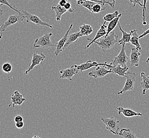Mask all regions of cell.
I'll return each mask as SVG.
<instances>
[{"label":"cell","instance_id":"cell-1","mask_svg":"<svg viewBox=\"0 0 149 138\" xmlns=\"http://www.w3.org/2000/svg\"><path fill=\"white\" fill-rule=\"evenodd\" d=\"M118 35L115 34V32H113L106 37L100 38L99 41L96 40L94 43L96 44L104 52H105L114 47L115 44L118 41Z\"/></svg>","mask_w":149,"mask_h":138},{"label":"cell","instance_id":"cell-2","mask_svg":"<svg viewBox=\"0 0 149 138\" xmlns=\"http://www.w3.org/2000/svg\"><path fill=\"white\" fill-rule=\"evenodd\" d=\"M52 35V32H48L36 39L33 44V48H42L43 49H48L54 46L56 47V45L52 43L50 39Z\"/></svg>","mask_w":149,"mask_h":138},{"label":"cell","instance_id":"cell-3","mask_svg":"<svg viewBox=\"0 0 149 138\" xmlns=\"http://www.w3.org/2000/svg\"><path fill=\"white\" fill-rule=\"evenodd\" d=\"M125 77H126V81L123 88L118 92V95H122L124 93L132 91L134 88V84L136 77V74L133 72H127Z\"/></svg>","mask_w":149,"mask_h":138},{"label":"cell","instance_id":"cell-4","mask_svg":"<svg viewBox=\"0 0 149 138\" xmlns=\"http://www.w3.org/2000/svg\"><path fill=\"white\" fill-rule=\"evenodd\" d=\"M101 120L106 125V129L115 135L118 134L120 129V121L114 116H112L109 118H102Z\"/></svg>","mask_w":149,"mask_h":138},{"label":"cell","instance_id":"cell-5","mask_svg":"<svg viewBox=\"0 0 149 138\" xmlns=\"http://www.w3.org/2000/svg\"><path fill=\"white\" fill-rule=\"evenodd\" d=\"M125 45H122V49H120L119 54L115 56L114 59L111 61L110 64L113 66H116L120 65L122 66H125L127 65V63L129 61V58L126 55L125 52Z\"/></svg>","mask_w":149,"mask_h":138},{"label":"cell","instance_id":"cell-6","mask_svg":"<svg viewBox=\"0 0 149 138\" xmlns=\"http://www.w3.org/2000/svg\"><path fill=\"white\" fill-rule=\"evenodd\" d=\"M25 17L21 12L16 15H10L7 20L0 27V32H4L8 27L15 25L17 23H21L23 21Z\"/></svg>","mask_w":149,"mask_h":138},{"label":"cell","instance_id":"cell-7","mask_svg":"<svg viewBox=\"0 0 149 138\" xmlns=\"http://www.w3.org/2000/svg\"><path fill=\"white\" fill-rule=\"evenodd\" d=\"M21 12L24 16L25 19H26V21L27 23L32 22L33 23H35L36 25H37L38 26H47V27H49L50 28H53V26L51 25H50L49 23L41 20L40 18L37 15H36L31 14V13H29L28 12L25 11V10H22V11H21Z\"/></svg>","mask_w":149,"mask_h":138},{"label":"cell","instance_id":"cell-8","mask_svg":"<svg viewBox=\"0 0 149 138\" xmlns=\"http://www.w3.org/2000/svg\"><path fill=\"white\" fill-rule=\"evenodd\" d=\"M100 65L106 66L109 69L113 67L110 64L107 63L106 62H105L104 63H98L96 61H92L91 60H88L85 63L81 64L80 65H77V68L79 72H83L84 71L92 68L93 67H97Z\"/></svg>","mask_w":149,"mask_h":138},{"label":"cell","instance_id":"cell-9","mask_svg":"<svg viewBox=\"0 0 149 138\" xmlns=\"http://www.w3.org/2000/svg\"><path fill=\"white\" fill-rule=\"evenodd\" d=\"M45 55L43 53L38 54L37 52H35L33 53L31 63L28 66V69L26 70L25 72H24V75H28L30 71L33 70L35 66L39 65L41 63L43 62L44 60L46 58Z\"/></svg>","mask_w":149,"mask_h":138},{"label":"cell","instance_id":"cell-10","mask_svg":"<svg viewBox=\"0 0 149 138\" xmlns=\"http://www.w3.org/2000/svg\"><path fill=\"white\" fill-rule=\"evenodd\" d=\"M79 72L77 68V65H72L69 67V68H67L64 70H60V79H67L69 80L72 81V78L77 75Z\"/></svg>","mask_w":149,"mask_h":138},{"label":"cell","instance_id":"cell-11","mask_svg":"<svg viewBox=\"0 0 149 138\" xmlns=\"http://www.w3.org/2000/svg\"><path fill=\"white\" fill-rule=\"evenodd\" d=\"M106 68V66L102 65L95 67L93 71L89 72L88 75L94 78H103L107 74L112 73L109 69H107Z\"/></svg>","mask_w":149,"mask_h":138},{"label":"cell","instance_id":"cell-12","mask_svg":"<svg viewBox=\"0 0 149 138\" xmlns=\"http://www.w3.org/2000/svg\"><path fill=\"white\" fill-rule=\"evenodd\" d=\"M72 26H73L72 24H71L70 25L69 28L66 32V34L63 36V38L60 40H59L56 44V50H55V54L56 56H57L58 55L63 51V47L65 46L66 42L68 39L69 32L70 31V30L72 29Z\"/></svg>","mask_w":149,"mask_h":138},{"label":"cell","instance_id":"cell-13","mask_svg":"<svg viewBox=\"0 0 149 138\" xmlns=\"http://www.w3.org/2000/svg\"><path fill=\"white\" fill-rule=\"evenodd\" d=\"M11 100V103L8 106V108L10 107L12 104L13 107H15V106L16 105L17 106L21 105L26 101V99L19 91L15 90L12 95Z\"/></svg>","mask_w":149,"mask_h":138},{"label":"cell","instance_id":"cell-14","mask_svg":"<svg viewBox=\"0 0 149 138\" xmlns=\"http://www.w3.org/2000/svg\"><path fill=\"white\" fill-rule=\"evenodd\" d=\"M106 23V21H105L103 24L100 26V28L97 32L95 36L93 39L87 38V39L89 40L91 42L84 48L85 49L89 48L90 46L94 43L96 40L98 39H99V38H100L103 37V36H105L106 35V33H107V26H106V25H105Z\"/></svg>","mask_w":149,"mask_h":138},{"label":"cell","instance_id":"cell-15","mask_svg":"<svg viewBox=\"0 0 149 138\" xmlns=\"http://www.w3.org/2000/svg\"><path fill=\"white\" fill-rule=\"evenodd\" d=\"M140 55L141 53L139 51H138L135 47L132 48L130 56V60L131 66L137 67L139 65Z\"/></svg>","mask_w":149,"mask_h":138},{"label":"cell","instance_id":"cell-16","mask_svg":"<svg viewBox=\"0 0 149 138\" xmlns=\"http://www.w3.org/2000/svg\"><path fill=\"white\" fill-rule=\"evenodd\" d=\"M118 114L120 115L122 114L126 118H131L136 116H142V114L140 113L136 112L134 110L129 108H125L123 107H117Z\"/></svg>","mask_w":149,"mask_h":138},{"label":"cell","instance_id":"cell-17","mask_svg":"<svg viewBox=\"0 0 149 138\" xmlns=\"http://www.w3.org/2000/svg\"><path fill=\"white\" fill-rule=\"evenodd\" d=\"M142 80L140 84V87L142 89V95H146V92L149 90V75H147L143 72L141 73Z\"/></svg>","mask_w":149,"mask_h":138},{"label":"cell","instance_id":"cell-18","mask_svg":"<svg viewBox=\"0 0 149 138\" xmlns=\"http://www.w3.org/2000/svg\"><path fill=\"white\" fill-rule=\"evenodd\" d=\"M109 69L113 73L118 75L120 77H125L126 72H127L129 69V67L127 65L122 66L118 65L116 66H113L111 68H109Z\"/></svg>","mask_w":149,"mask_h":138},{"label":"cell","instance_id":"cell-19","mask_svg":"<svg viewBox=\"0 0 149 138\" xmlns=\"http://www.w3.org/2000/svg\"><path fill=\"white\" fill-rule=\"evenodd\" d=\"M138 30L136 29H134V30H132L131 31V39H130V43L132 44L133 45L135 46V47L138 49V51H139L141 52V51L142 50V48H141V46L139 42V35H138V33H137Z\"/></svg>","mask_w":149,"mask_h":138},{"label":"cell","instance_id":"cell-20","mask_svg":"<svg viewBox=\"0 0 149 138\" xmlns=\"http://www.w3.org/2000/svg\"><path fill=\"white\" fill-rule=\"evenodd\" d=\"M118 25L119 29L120 30V32H121L122 34V38L118 41L119 45H122L123 44L129 43H130V39H131V32H130L129 33H128L127 32H125L122 28L120 23L119 22L118 23Z\"/></svg>","mask_w":149,"mask_h":138},{"label":"cell","instance_id":"cell-21","mask_svg":"<svg viewBox=\"0 0 149 138\" xmlns=\"http://www.w3.org/2000/svg\"><path fill=\"white\" fill-rule=\"evenodd\" d=\"M52 10L55 11L56 13V19L58 22L60 21L62 15L68 12L64 8V7H62L59 4L56 6H52Z\"/></svg>","mask_w":149,"mask_h":138},{"label":"cell","instance_id":"cell-22","mask_svg":"<svg viewBox=\"0 0 149 138\" xmlns=\"http://www.w3.org/2000/svg\"><path fill=\"white\" fill-rule=\"evenodd\" d=\"M80 37H81V36H80V32H76L74 33H72V34H69L68 39L67 40L66 44L63 47V50L66 49L67 47H68L70 44L73 43L74 42H77L78 39Z\"/></svg>","mask_w":149,"mask_h":138},{"label":"cell","instance_id":"cell-23","mask_svg":"<svg viewBox=\"0 0 149 138\" xmlns=\"http://www.w3.org/2000/svg\"><path fill=\"white\" fill-rule=\"evenodd\" d=\"M121 16H122V13H120L117 17L115 18L113 20L109 22L107 27V33L104 37L107 36L114 29L116 26H117L118 23L119 22V20L121 17Z\"/></svg>","mask_w":149,"mask_h":138},{"label":"cell","instance_id":"cell-24","mask_svg":"<svg viewBox=\"0 0 149 138\" xmlns=\"http://www.w3.org/2000/svg\"><path fill=\"white\" fill-rule=\"evenodd\" d=\"M79 29L81 37L83 36H89L93 32V29L92 26L89 25L84 24L83 25L80 26Z\"/></svg>","mask_w":149,"mask_h":138},{"label":"cell","instance_id":"cell-25","mask_svg":"<svg viewBox=\"0 0 149 138\" xmlns=\"http://www.w3.org/2000/svg\"><path fill=\"white\" fill-rule=\"evenodd\" d=\"M86 1H91L93 2H95L96 3H100L105 5V4H108L112 9L114 8L115 6V0H113L112 2H109L105 0H76L77 1V4L78 6H81L83 3Z\"/></svg>","mask_w":149,"mask_h":138},{"label":"cell","instance_id":"cell-26","mask_svg":"<svg viewBox=\"0 0 149 138\" xmlns=\"http://www.w3.org/2000/svg\"><path fill=\"white\" fill-rule=\"evenodd\" d=\"M118 135L123 138H138L134 133L129 129H122L118 132Z\"/></svg>","mask_w":149,"mask_h":138},{"label":"cell","instance_id":"cell-27","mask_svg":"<svg viewBox=\"0 0 149 138\" xmlns=\"http://www.w3.org/2000/svg\"><path fill=\"white\" fill-rule=\"evenodd\" d=\"M104 5L100 3H96L93 6L91 12L93 13H98L100 12L104 11L106 9V8L104 6Z\"/></svg>","mask_w":149,"mask_h":138},{"label":"cell","instance_id":"cell-28","mask_svg":"<svg viewBox=\"0 0 149 138\" xmlns=\"http://www.w3.org/2000/svg\"><path fill=\"white\" fill-rule=\"evenodd\" d=\"M119 14L120 13H118V11H115L112 13H108L104 17V20L106 22H110L115 18L117 17Z\"/></svg>","mask_w":149,"mask_h":138},{"label":"cell","instance_id":"cell-29","mask_svg":"<svg viewBox=\"0 0 149 138\" xmlns=\"http://www.w3.org/2000/svg\"><path fill=\"white\" fill-rule=\"evenodd\" d=\"M2 70L6 73H9L12 70V65L10 62H6L2 66Z\"/></svg>","mask_w":149,"mask_h":138},{"label":"cell","instance_id":"cell-30","mask_svg":"<svg viewBox=\"0 0 149 138\" xmlns=\"http://www.w3.org/2000/svg\"><path fill=\"white\" fill-rule=\"evenodd\" d=\"M96 2H93L91 1H85L83 4L81 5L82 6H83L84 8H85L87 9H88L89 10V11H92V9L93 8V6H94V4H95V3Z\"/></svg>","mask_w":149,"mask_h":138},{"label":"cell","instance_id":"cell-31","mask_svg":"<svg viewBox=\"0 0 149 138\" xmlns=\"http://www.w3.org/2000/svg\"><path fill=\"white\" fill-rule=\"evenodd\" d=\"M143 13H142V17H143V22L142 25L143 26H146L147 25L146 20V3L148 2V0H143Z\"/></svg>","mask_w":149,"mask_h":138},{"label":"cell","instance_id":"cell-32","mask_svg":"<svg viewBox=\"0 0 149 138\" xmlns=\"http://www.w3.org/2000/svg\"><path fill=\"white\" fill-rule=\"evenodd\" d=\"M0 4H2V5H6V6H8L9 7L10 9L13 10V11L17 12V13H21V11H19L17 9H15L14 7H13L9 3V2L8 1V0H0Z\"/></svg>","mask_w":149,"mask_h":138},{"label":"cell","instance_id":"cell-33","mask_svg":"<svg viewBox=\"0 0 149 138\" xmlns=\"http://www.w3.org/2000/svg\"><path fill=\"white\" fill-rule=\"evenodd\" d=\"M64 8L66 9L67 11L69 12V13H72V12L74 11V9L72 8L71 3H70V2H68V1L67 2L66 4L64 6Z\"/></svg>","mask_w":149,"mask_h":138},{"label":"cell","instance_id":"cell-34","mask_svg":"<svg viewBox=\"0 0 149 138\" xmlns=\"http://www.w3.org/2000/svg\"><path fill=\"white\" fill-rule=\"evenodd\" d=\"M141 0H129L130 3L133 4V7L134 8L136 4H139L141 6H143V4L141 2Z\"/></svg>","mask_w":149,"mask_h":138},{"label":"cell","instance_id":"cell-35","mask_svg":"<svg viewBox=\"0 0 149 138\" xmlns=\"http://www.w3.org/2000/svg\"><path fill=\"white\" fill-rule=\"evenodd\" d=\"M23 117L21 116V115H18L17 116H16L14 118V121H15V123L17 122H21V121H23Z\"/></svg>","mask_w":149,"mask_h":138},{"label":"cell","instance_id":"cell-36","mask_svg":"<svg viewBox=\"0 0 149 138\" xmlns=\"http://www.w3.org/2000/svg\"><path fill=\"white\" fill-rule=\"evenodd\" d=\"M15 127L19 129H22L24 127V122L23 121H21V122H19L15 123Z\"/></svg>","mask_w":149,"mask_h":138},{"label":"cell","instance_id":"cell-37","mask_svg":"<svg viewBox=\"0 0 149 138\" xmlns=\"http://www.w3.org/2000/svg\"><path fill=\"white\" fill-rule=\"evenodd\" d=\"M148 34H149V28L148 29H147V30H146L145 32H144L142 34L140 35V36H139V39L142 38L144 37V36H146V35Z\"/></svg>","mask_w":149,"mask_h":138},{"label":"cell","instance_id":"cell-38","mask_svg":"<svg viewBox=\"0 0 149 138\" xmlns=\"http://www.w3.org/2000/svg\"><path fill=\"white\" fill-rule=\"evenodd\" d=\"M67 2V1H66V0H60L59 2V4H59V6H62V7H64V6L66 4Z\"/></svg>","mask_w":149,"mask_h":138},{"label":"cell","instance_id":"cell-39","mask_svg":"<svg viewBox=\"0 0 149 138\" xmlns=\"http://www.w3.org/2000/svg\"><path fill=\"white\" fill-rule=\"evenodd\" d=\"M3 6V5H2V4H0V16H2L3 15V10L2 9V6Z\"/></svg>","mask_w":149,"mask_h":138},{"label":"cell","instance_id":"cell-40","mask_svg":"<svg viewBox=\"0 0 149 138\" xmlns=\"http://www.w3.org/2000/svg\"><path fill=\"white\" fill-rule=\"evenodd\" d=\"M32 138H41L38 135H34Z\"/></svg>","mask_w":149,"mask_h":138},{"label":"cell","instance_id":"cell-41","mask_svg":"<svg viewBox=\"0 0 149 138\" xmlns=\"http://www.w3.org/2000/svg\"><path fill=\"white\" fill-rule=\"evenodd\" d=\"M146 63L149 64V56L146 59Z\"/></svg>","mask_w":149,"mask_h":138},{"label":"cell","instance_id":"cell-42","mask_svg":"<svg viewBox=\"0 0 149 138\" xmlns=\"http://www.w3.org/2000/svg\"><path fill=\"white\" fill-rule=\"evenodd\" d=\"M2 37V32H0V40Z\"/></svg>","mask_w":149,"mask_h":138},{"label":"cell","instance_id":"cell-43","mask_svg":"<svg viewBox=\"0 0 149 138\" xmlns=\"http://www.w3.org/2000/svg\"><path fill=\"white\" fill-rule=\"evenodd\" d=\"M66 1H68V0H66Z\"/></svg>","mask_w":149,"mask_h":138},{"label":"cell","instance_id":"cell-44","mask_svg":"<svg viewBox=\"0 0 149 138\" xmlns=\"http://www.w3.org/2000/svg\"><path fill=\"white\" fill-rule=\"evenodd\" d=\"M29 1H31V0H29Z\"/></svg>","mask_w":149,"mask_h":138}]
</instances>
